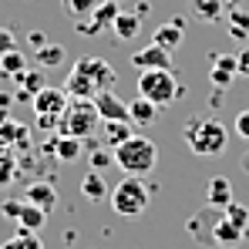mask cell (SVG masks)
Masks as SVG:
<instances>
[{
	"label": "cell",
	"mask_w": 249,
	"mask_h": 249,
	"mask_svg": "<svg viewBox=\"0 0 249 249\" xmlns=\"http://www.w3.org/2000/svg\"><path fill=\"white\" fill-rule=\"evenodd\" d=\"M182 138H185V145H189V152H196V155H222L226 152V145H229V131H226V124L219 122V118H212V115H192L185 128H182Z\"/></svg>",
	"instance_id": "1"
},
{
	"label": "cell",
	"mask_w": 249,
	"mask_h": 249,
	"mask_svg": "<svg viewBox=\"0 0 249 249\" xmlns=\"http://www.w3.org/2000/svg\"><path fill=\"white\" fill-rule=\"evenodd\" d=\"M155 162H159V148L145 135H131L122 145H115V165L128 175H148Z\"/></svg>",
	"instance_id": "2"
},
{
	"label": "cell",
	"mask_w": 249,
	"mask_h": 249,
	"mask_svg": "<svg viewBox=\"0 0 249 249\" xmlns=\"http://www.w3.org/2000/svg\"><path fill=\"white\" fill-rule=\"evenodd\" d=\"M111 209L124 215V219H135V215H142L148 202H152V185H145V178L142 175H124L122 182L111 189Z\"/></svg>",
	"instance_id": "3"
},
{
	"label": "cell",
	"mask_w": 249,
	"mask_h": 249,
	"mask_svg": "<svg viewBox=\"0 0 249 249\" xmlns=\"http://www.w3.org/2000/svg\"><path fill=\"white\" fill-rule=\"evenodd\" d=\"M138 94L148 98V101H155L159 108H165L178 94H185V88L175 81L172 68H152V71H142L138 74Z\"/></svg>",
	"instance_id": "4"
},
{
	"label": "cell",
	"mask_w": 249,
	"mask_h": 249,
	"mask_svg": "<svg viewBox=\"0 0 249 249\" xmlns=\"http://www.w3.org/2000/svg\"><path fill=\"white\" fill-rule=\"evenodd\" d=\"M98 124H101V115H98L94 101H88V98H71V105H68L64 118H61V131L88 142V138L98 131Z\"/></svg>",
	"instance_id": "5"
},
{
	"label": "cell",
	"mask_w": 249,
	"mask_h": 249,
	"mask_svg": "<svg viewBox=\"0 0 249 249\" xmlns=\"http://www.w3.org/2000/svg\"><path fill=\"white\" fill-rule=\"evenodd\" d=\"M68 105H71V94L64 88H51V84H44L41 91L31 98L34 118H37L41 128H57L61 118H64V111H68Z\"/></svg>",
	"instance_id": "6"
},
{
	"label": "cell",
	"mask_w": 249,
	"mask_h": 249,
	"mask_svg": "<svg viewBox=\"0 0 249 249\" xmlns=\"http://www.w3.org/2000/svg\"><path fill=\"white\" fill-rule=\"evenodd\" d=\"M0 212H3L7 219H14L17 229H24V232H37L44 222H47V212L37 209V206H31L27 199H3V202H0Z\"/></svg>",
	"instance_id": "7"
},
{
	"label": "cell",
	"mask_w": 249,
	"mask_h": 249,
	"mask_svg": "<svg viewBox=\"0 0 249 249\" xmlns=\"http://www.w3.org/2000/svg\"><path fill=\"white\" fill-rule=\"evenodd\" d=\"M81 71H88L91 78H94V84L101 88V91H111L115 84H118V74H115V68L105 61V57H78L74 61Z\"/></svg>",
	"instance_id": "8"
},
{
	"label": "cell",
	"mask_w": 249,
	"mask_h": 249,
	"mask_svg": "<svg viewBox=\"0 0 249 249\" xmlns=\"http://www.w3.org/2000/svg\"><path fill=\"white\" fill-rule=\"evenodd\" d=\"M94 108H98L101 122H131L128 105H124L115 91H98V94H94Z\"/></svg>",
	"instance_id": "9"
},
{
	"label": "cell",
	"mask_w": 249,
	"mask_h": 249,
	"mask_svg": "<svg viewBox=\"0 0 249 249\" xmlns=\"http://www.w3.org/2000/svg\"><path fill=\"white\" fill-rule=\"evenodd\" d=\"M131 64L138 68V71H152V68H172V51L165 47H159V44H145L142 51H135L131 54Z\"/></svg>",
	"instance_id": "10"
},
{
	"label": "cell",
	"mask_w": 249,
	"mask_h": 249,
	"mask_svg": "<svg viewBox=\"0 0 249 249\" xmlns=\"http://www.w3.org/2000/svg\"><path fill=\"white\" fill-rule=\"evenodd\" d=\"M118 14H122L118 10V0H105V3H98L91 10V20H78V27H81V34H98L101 27H111Z\"/></svg>",
	"instance_id": "11"
},
{
	"label": "cell",
	"mask_w": 249,
	"mask_h": 249,
	"mask_svg": "<svg viewBox=\"0 0 249 249\" xmlns=\"http://www.w3.org/2000/svg\"><path fill=\"white\" fill-rule=\"evenodd\" d=\"M31 145V131L20 122L0 115V148H27Z\"/></svg>",
	"instance_id": "12"
},
{
	"label": "cell",
	"mask_w": 249,
	"mask_h": 249,
	"mask_svg": "<svg viewBox=\"0 0 249 249\" xmlns=\"http://www.w3.org/2000/svg\"><path fill=\"white\" fill-rule=\"evenodd\" d=\"M64 91H68L71 98H88V101H94V94H98L101 88L94 84V78H91L88 71H81V68L74 64L71 74H68V81H64Z\"/></svg>",
	"instance_id": "13"
},
{
	"label": "cell",
	"mask_w": 249,
	"mask_h": 249,
	"mask_svg": "<svg viewBox=\"0 0 249 249\" xmlns=\"http://www.w3.org/2000/svg\"><path fill=\"white\" fill-rule=\"evenodd\" d=\"M239 71H236V57H229V54H212V68H209V81L215 84L219 91H226L232 78H236Z\"/></svg>",
	"instance_id": "14"
},
{
	"label": "cell",
	"mask_w": 249,
	"mask_h": 249,
	"mask_svg": "<svg viewBox=\"0 0 249 249\" xmlns=\"http://www.w3.org/2000/svg\"><path fill=\"white\" fill-rule=\"evenodd\" d=\"M81 196L88 202H105V199H111V189H108V182H105V172H94V168H88L81 178Z\"/></svg>",
	"instance_id": "15"
},
{
	"label": "cell",
	"mask_w": 249,
	"mask_h": 249,
	"mask_svg": "<svg viewBox=\"0 0 249 249\" xmlns=\"http://www.w3.org/2000/svg\"><path fill=\"white\" fill-rule=\"evenodd\" d=\"M128 115H131V124H138V128H148V124L159 122V115H162V108L155 105V101H148V98H135L131 105H128Z\"/></svg>",
	"instance_id": "16"
},
{
	"label": "cell",
	"mask_w": 249,
	"mask_h": 249,
	"mask_svg": "<svg viewBox=\"0 0 249 249\" xmlns=\"http://www.w3.org/2000/svg\"><path fill=\"white\" fill-rule=\"evenodd\" d=\"M152 41L159 44V47H165V51H175V47H182V41H185V20H182V17L168 20L165 27H159V31L152 34Z\"/></svg>",
	"instance_id": "17"
},
{
	"label": "cell",
	"mask_w": 249,
	"mask_h": 249,
	"mask_svg": "<svg viewBox=\"0 0 249 249\" xmlns=\"http://www.w3.org/2000/svg\"><path fill=\"white\" fill-rule=\"evenodd\" d=\"M44 148H51L54 152V159L57 162H74L78 155H81V138H74V135H57V138H51Z\"/></svg>",
	"instance_id": "18"
},
{
	"label": "cell",
	"mask_w": 249,
	"mask_h": 249,
	"mask_svg": "<svg viewBox=\"0 0 249 249\" xmlns=\"http://www.w3.org/2000/svg\"><path fill=\"white\" fill-rule=\"evenodd\" d=\"M14 81H17V98H20V101H31L44 84H47L44 81V68H27V71L17 74Z\"/></svg>",
	"instance_id": "19"
},
{
	"label": "cell",
	"mask_w": 249,
	"mask_h": 249,
	"mask_svg": "<svg viewBox=\"0 0 249 249\" xmlns=\"http://www.w3.org/2000/svg\"><path fill=\"white\" fill-rule=\"evenodd\" d=\"M206 202H209V206H219V209H226L229 202H232V182H229L226 175L209 178V185H206Z\"/></svg>",
	"instance_id": "20"
},
{
	"label": "cell",
	"mask_w": 249,
	"mask_h": 249,
	"mask_svg": "<svg viewBox=\"0 0 249 249\" xmlns=\"http://www.w3.org/2000/svg\"><path fill=\"white\" fill-rule=\"evenodd\" d=\"M24 199H27L31 206L44 209V212H51V209L57 206V192H54V185H47V182H34V185H27Z\"/></svg>",
	"instance_id": "21"
},
{
	"label": "cell",
	"mask_w": 249,
	"mask_h": 249,
	"mask_svg": "<svg viewBox=\"0 0 249 249\" xmlns=\"http://www.w3.org/2000/svg\"><path fill=\"white\" fill-rule=\"evenodd\" d=\"M212 243H219V246H239L243 243V229L222 215V219L212 222Z\"/></svg>",
	"instance_id": "22"
},
{
	"label": "cell",
	"mask_w": 249,
	"mask_h": 249,
	"mask_svg": "<svg viewBox=\"0 0 249 249\" xmlns=\"http://www.w3.org/2000/svg\"><path fill=\"white\" fill-rule=\"evenodd\" d=\"M226 3L222 0H192V10H196V17L202 20V24H219L222 20V10Z\"/></svg>",
	"instance_id": "23"
},
{
	"label": "cell",
	"mask_w": 249,
	"mask_h": 249,
	"mask_svg": "<svg viewBox=\"0 0 249 249\" xmlns=\"http://www.w3.org/2000/svg\"><path fill=\"white\" fill-rule=\"evenodd\" d=\"M138 27H142V14L135 10V14H118L115 17V24H111V31L118 34V41H128V37H135L138 34Z\"/></svg>",
	"instance_id": "24"
},
{
	"label": "cell",
	"mask_w": 249,
	"mask_h": 249,
	"mask_svg": "<svg viewBox=\"0 0 249 249\" xmlns=\"http://www.w3.org/2000/svg\"><path fill=\"white\" fill-rule=\"evenodd\" d=\"M24 71H27V57H24L20 51L0 54V78H17V74H24Z\"/></svg>",
	"instance_id": "25"
},
{
	"label": "cell",
	"mask_w": 249,
	"mask_h": 249,
	"mask_svg": "<svg viewBox=\"0 0 249 249\" xmlns=\"http://www.w3.org/2000/svg\"><path fill=\"white\" fill-rule=\"evenodd\" d=\"M34 61H37V68H57V64L68 61V51L61 44H44L41 51L34 54Z\"/></svg>",
	"instance_id": "26"
},
{
	"label": "cell",
	"mask_w": 249,
	"mask_h": 249,
	"mask_svg": "<svg viewBox=\"0 0 249 249\" xmlns=\"http://www.w3.org/2000/svg\"><path fill=\"white\" fill-rule=\"evenodd\" d=\"M101 135H105V142L115 148V145H122L124 138H131L135 131H131V122H101Z\"/></svg>",
	"instance_id": "27"
},
{
	"label": "cell",
	"mask_w": 249,
	"mask_h": 249,
	"mask_svg": "<svg viewBox=\"0 0 249 249\" xmlns=\"http://www.w3.org/2000/svg\"><path fill=\"white\" fill-rule=\"evenodd\" d=\"M229 37L239 44H246V37H249V14L239 10V7L229 10Z\"/></svg>",
	"instance_id": "28"
},
{
	"label": "cell",
	"mask_w": 249,
	"mask_h": 249,
	"mask_svg": "<svg viewBox=\"0 0 249 249\" xmlns=\"http://www.w3.org/2000/svg\"><path fill=\"white\" fill-rule=\"evenodd\" d=\"M0 249H44V243L37 239V232H24V229H17V232H14Z\"/></svg>",
	"instance_id": "29"
},
{
	"label": "cell",
	"mask_w": 249,
	"mask_h": 249,
	"mask_svg": "<svg viewBox=\"0 0 249 249\" xmlns=\"http://www.w3.org/2000/svg\"><path fill=\"white\" fill-rule=\"evenodd\" d=\"M14 172H17L14 152L10 148H0V185H10L14 182Z\"/></svg>",
	"instance_id": "30"
},
{
	"label": "cell",
	"mask_w": 249,
	"mask_h": 249,
	"mask_svg": "<svg viewBox=\"0 0 249 249\" xmlns=\"http://www.w3.org/2000/svg\"><path fill=\"white\" fill-rule=\"evenodd\" d=\"M61 3H64V14L78 20V17H84V14H91L101 0H61Z\"/></svg>",
	"instance_id": "31"
},
{
	"label": "cell",
	"mask_w": 249,
	"mask_h": 249,
	"mask_svg": "<svg viewBox=\"0 0 249 249\" xmlns=\"http://www.w3.org/2000/svg\"><path fill=\"white\" fill-rule=\"evenodd\" d=\"M226 219H229V222H236V226L246 232V226H249V209L243 206V202H236V199H232V202L226 206Z\"/></svg>",
	"instance_id": "32"
},
{
	"label": "cell",
	"mask_w": 249,
	"mask_h": 249,
	"mask_svg": "<svg viewBox=\"0 0 249 249\" xmlns=\"http://www.w3.org/2000/svg\"><path fill=\"white\" fill-rule=\"evenodd\" d=\"M111 162H115V152H101V148L91 152V168H94V172H105Z\"/></svg>",
	"instance_id": "33"
},
{
	"label": "cell",
	"mask_w": 249,
	"mask_h": 249,
	"mask_svg": "<svg viewBox=\"0 0 249 249\" xmlns=\"http://www.w3.org/2000/svg\"><path fill=\"white\" fill-rule=\"evenodd\" d=\"M7 51H17V34L10 27H0V54H7Z\"/></svg>",
	"instance_id": "34"
},
{
	"label": "cell",
	"mask_w": 249,
	"mask_h": 249,
	"mask_svg": "<svg viewBox=\"0 0 249 249\" xmlns=\"http://www.w3.org/2000/svg\"><path fill=\"white\" fill-rule=\"evenodd\" d=\"M236 71H239L243 78H249V44L239 51V54H236Z\"/></svg>",
	"instance_id": "35"
},
{
	"label": "cell",
	"mask_w": 249,
	"mask_h": 249,
	"mask_svg": "<svg viewBox=\"0 0 249 249\" xmlns=\"http://www.w3.org/2000/svg\"><path fill=\"white\" fill-rule=\"evenodd\" d=\"M236 131H239V135H243V138L249 142V108H246V111H239V115H236Z\"/></svg>",
	"instance_id": "36"
},
{
	"label": "cell",
	"mask_w": 249,
	"mask_h": 249,
	"mask_svg": "<svg viewBox=\"0 0 249 249\" xmlns=\"http://www.w3.org/2000/svg\"><path fill=\"white\" fill-rule=\"evenodd\" d=\"M27 41H31L34 51H41L44 44H47V37H44V31H31V34H27Z\"/></svg>",
	"instance_id": "37"
},
{
	"label": "cell",
	"mask_w": 249,
	"mask_h": 249,
	"mask_svg": "<svg viewBox=\"0 0 249 249\" xmlns=\"http://www.w3.org/2000/svg\"><path fill=\"white\" fill-rule=\"evenodd\" d=\"M243 165H246V172H249V152H246V159H243Z\"/></svg>",
	"instance_id": "38"
}]
</instances>
